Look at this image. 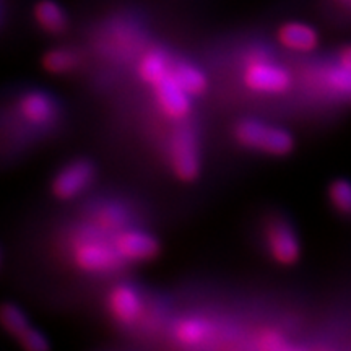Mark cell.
<instances>
[{"label":"cell","instance_id":"cell-1","mask_svg":"<svg viewBox=\"0 0 351 351\" xmlns=\"http://www.w3.org/2000/svg\"><path fill=\"white\" fill-rule=\"evenodd\" d=\"M70 258L73 265L86 274H112L125 261L98 228H80L70 238Z\"/></svg>","mask_w":351,"mask_h":351},{"label":"cell","instance_id":"cell-2","mask_svg":"<svg viewBox=\"0 0 351 351\" xmlns=\"http://www.w3.org/2000/svg\"><path fill=\"white\" fill-rule=\"evenodd\" d=\"M234 137L243 147L271 156H285L295 148V138L288 130L254 119L241 121L234 129Z\"/></svg>","mask_w":351,"mask_h":351},{"label":"cell","instance_id":"cell-3","mask_svg":"<svg viewBox=\"0 0 351 351\" xmlns=\"http://www.w3.org/2000/svg\"><path fill=\"white\" fill-rule=\"evenodd\" d=\"M244 85L254 93L282 95L291 86V75L282 65L271 62L262 51L251 52L244 67Z\"/></svg>","mask_w":351,"mask_h":351},{"label":"cell","instance_id":"cell-4","mask_svg":"<svg viewBox=\"0 0 351 351\" xmlns=\"http://www.w3.org/2000/svg\"><path fill=\"white\" fill-rule=\"evenodd\" d=\"M171 169L179 181L192 182L200 174V158L195 135L189 129H178L169 143Z\"/></svg>","mask_w":351,"mask_h":351},{"label":"cell","instance_id":"cell-5","mask_svg":"<svg viewBox=\"0 0 351 351\" xmlns=\"http://www.w3.org/2000/svg\"><path fill=\"white\" fill-rule=\"evenodd\" d=\"M265 244L270 257L280 265H295L300 261L301 245L296 231L282 218H275L267 223Z\"/></svg>","mask_w":351,"mask_h":351},{"label":"cell","instance_id":"cell-6","mask_svg":"<svg viewBox=\"0 0 351 351\" xmlns=\"http://www.w3.org/2000/svg\"><path fill=\"white\" fill-rule=\"evenodd\" d=\"M95 166L86 160H77L64 166L52 181L51 191L56 199L72 200L93 182Z\"/></svg>","mask_w":351,"mask_h":351},{"label":"cell","instance_id":"cell-7","mask_svg":"<svg viewBox=\"0 0 351 351\" xmlns=\"http://www.w3.org/2000/svg\"><path fill=\"white\" fill-rule=\"evenodd\" d=\"M112 244L125 262L152 261L160 252V244L152 234L138 230H121L111 236Z\"/></svg>","mask_w":351,"mask_h":351},{"label":"cell","instance_id":"cell-8","mask_svg":"<svg viewBox=\"0 0 351 351\" xmlns=\"http://www.w3.org/2000/svg\"><path fill=\"white\" fill-rule=\"evenodd\" d=\"M153 90H155L158 108L165 117L171 121H184L191 114V96L173 80L171 73L163 82L153 86Z\"/></svg>","mask_w":351,"mask_h":351},{"label":"cell","instance_id":"cell-9","mask_svg":"<svg viewBox=\"0 0 351 351\" xmlns=\"http://www.w3.org/2000/svg\"><path fill=\"white\" fill-rule=\"evenodd\" d=\"M108 309L117 322L132 324L142 314V300L129 285H117L108 295Z\"/></svg>","mask_w":351,"mask_h":351},{"label":"cell","instance_id":"cell-10","mask_svg":"<svg viewBox=\"0 0 351 351\" xmlns=\"http://www.w3.org/2000/svg\"><path fill=\"white\" fill-rule=\"evenodd\" d=\"M276 39L280 46L293 52H313L319 46L317 32L313 26L300 21H289L280 26Z\"/></svg>","mask_w":351,"mask_h":351},{"label":"cell","instance_id":"cell-11","mask_svg":"<svg viewBox=\"0 0 351 351\" xmlns=\"http://www.w3.org/2000/svg\"><path fill=\"white\" fill-rule=\"evenodd\" d=\"M19 109L26 121L38 125L51 122L57 114L54 101L49 95L43 93V91H32V93L21 96Z\"/></svg>","mask_w":351,"mask_h":351},{"label":"cell","instance_id":"cell-12","mask_svg":"<svg viewBox=\"0 0 351 351\" xmlns=\"http://www.w3.org/2000/svg\"><path fill=\"white\" fill-rule=\"evenodd\" d=\"M171 77L191 98L202 96L207 91L208 80L199 67L189 62L171 64Z\"/></svg>","mask_w":351,"mask_h":351},{"label":"cell","instance_id":"cell-13","mask_svg":"<svg viewBox=\"0 0 351 351\" xmlns=\"http://www.w3.org/2000/svg\"><path fill=\"white\" fill-rule=\"evenodd\" d=\"M137 72L138 77L142 78L147 85H150L153 88L160 82H163L166 77H169V57L160 49H150L148 52H145L142 59H140Z\"/></svg>","mask_w":351,"mask_h":351},{"label":"cell","instance_id":"cell-14","mask_svg":"<svg viewBox=\"0 0 351 351\" xmlns=\"http://www.w3.org/2000/svg\"><path fill=\"white\" fill-rule=\"evenodd\" d=\"M212 335V324L200 317H186L176 322L173 337L184 346H195L204 343Z\"/></svg>","mask_w":351,"mask_h":351},{"label":"cell","instance_id":"cell-15","mask_svg":"<svg viewBox=\"0 0 351 351\" xmlns=\"http://www.w3.org/2000/svg\"><path fill=\"white\" fill-rule=\"evenodd\" d=\"M34 20L41 26L44 32L57 34L62 33L67 28V16L54 0H39L33 10Z\"/></svg>","mask_w":351,"mask_h":351},{"label":"cell","instance_id":"cell-16","mask_svg":"<svg viewBox=\"0 0 351 351\" xmlns=\"http://www.w3.org/2000/svg\"><path fill=\"white\" fill-rule=\"evenodd\" d=\"M0 327L8 335L19 340L32 326H29L28 317L19 306L13 304V302H3V304H0Z\"/></svg>","mask_w":351,"mask_h":351},{"label":"cell","instance_id":"cell-17","mask_svg":"<svg viewBox=\"0 0 351 351\" xmlns=\"http://www.w3.org/2000/svg\"><path fill=\"white\" fill-rule=\"evenodd\" d=\"M93 226L103 232H117L127 225V213L117 205H103L93 213Z\"/></svg>","mask_w":351,"mask_h":351},{"label":"cell","instance_id":"cell-18","mask_svg":"<svg viewBox=\"0 0 351 351\" xmlns=\"http://www.w3.org/2000/svg\"><path fill=\"white\" fill-rule=\"evenodd\" d=\"M43 69L54 75L72 72L78 65V56L70 49H52L43 56Z\"/></svg>","mask_w":351,"mask_h":351},{"label":"cell","instance_id":"cell-19","mask_svg":"<svg viewBox=\"0 0 351 351\" xmlns=\"http://www.w3.org/2000/svg\"><path fill=\"white\" fill-rule=\"evenodd\" d=\"M328 199L333 208L341 215L351 217V182L345 179L333 181L328 187Z\"/></svg>","mask_w":351,"mask_h":351},{"label":"cell","instance_id":"cell-20","mask_svg":"<svg viewBox=\"0 0 351 351\" xmlns=\"http://www.w3.org/2000/svg\"><path fill=\"white\" fill-rule=\"evenodd\" d=\"M256 341L261 350H285L288 346L287 339L275 328H263L258 332Z\"/></svg>","mask_w":351,"mask_h":351},{"label":"cell","instance_id":"cell-21","mask_svg":"<svg viewBox=\"0 0 351 351\" xmlns=\"http://www.w3.org/2000/svg\"><path fill=\"white\" fill-rule=\"evenodd\" d=\"M20 345L28 351H46L49 350V341L41 332H38L36 328L29 327L23 335L19 339Z\"/></svg>","mask_w":351,"mask_h":351},{"label":"cell","instance_id":"cell-22","mask_svg":"<svg viewBox=\"0 0 351 351\" xmlns=\"http://www.w3.org/2000/svg\"><path fill=\"white\" fill-rule=\"evenodd\" d=\"M339 65L341 69L348 70L351 72V44L348 46L341 47L340 52H339Z\"/></svg>","mask_w":351,"mask_h":351},{"label":"cell","instance_id":"cell-23","mask_svg":"<svg viewBox=\"0 0 351 351\" xmlns=\"http://www.w3.org/2000/svg\"><path fill=\"white\" fill-rule=\"evenodd\" d=\"M340 3H343V5H346V7H350L351 8V0H339Z\"/></svg>","mask_w":351,"mask_h":351},{"label":"cell","instance_id":"cell-24","mask_svg":"<svg viewBox=\"0 0 351 351\" xmlns=\"http://www.w3.org/2000/svg\"><path fill=\"white\" fill-rule=\"evenodd\" d=\"M0 263H2V252H0Z\"/></svg>","mask_w":351,"mask_h":351}]
</instances>
